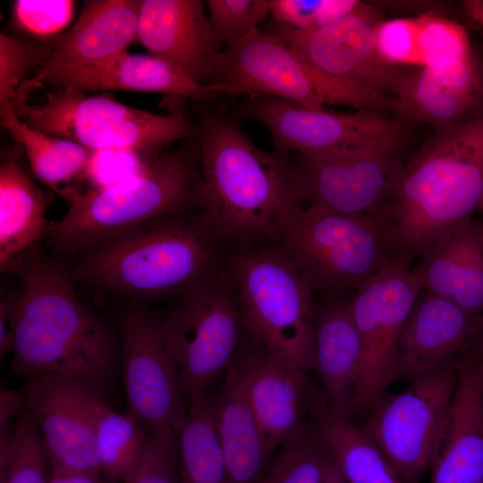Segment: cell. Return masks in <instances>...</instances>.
I'll return each instance as SVG.
<instances>
[{"label":"cell","instance_id":"6da1fadb","mask_svg":"<svg viewBox=\"0 0 483 483\" xmlns=\"http://www.w3.org/2000/svg\"><path fill=\"white\" fill-rule=\"evenodd\" d=\"M22 266L23 290L11 307L13 373L25 382L58 378L108 403L120 344L79 299L71 273L35 249Z\"/></svg>","mask_w":483,"mask_h":483},{"label":"cell","instance_id":"7a4b0ae2","mask_svg":"<svg viewBox=\"0 0 483 483\" xmlns=\"http://www.w3.org/2000/svg\"><path fill=\"white\" fill-rule=\"evenodd\" d=\"M198 114L205 214L230 247L277 244L307 202L294 165L258 148L226 112L199 104Z\"/></svg>","mask_w":483,"mask_h":483},{"label":"cell","instance_id":"3957f363","mask_svg":"<svg viewBox=\"0 0 483 483\" xmlns=\"http://www.w3.org/2000/svg\"><path fill=\"white\" fill-rule=\"evenodd\" d=\"M483 198V112L439 131L403 165L380 219L412 258L471 220Z\"/></svg>","mask_w":483,"mask_h":483},{"label":"cell","instance_id":"277c9868","mask_svg":"<svg viewBox=\"0 0 483 483\" xmlns=\"http://www.w3.org/2000/svg\"><path fill=\"white\" fill-rule=\"evenodd\" d=\"M197 138L154 154L143 172L118 185L78 195L49 225L53 255L78 258L159 219L204 208Z\"/></svg>","mask_w":483,"mask_h":483},{"label":"cell","instance_id":"5b68a950","mask_svg":"<svg viewBox=\"0 0 483 483\" xmlns=\"http://www.w3.org/2000/svg\"><path fill=\"white\" fill-rule=\"evenodd\" d=\"M229 247L200 208L159 219L85 253L70 273L140 300L181 297L225 260Z\"/></svg>","mask_w":483,"mask_h":483},{"label":"cell","instance_id":"8992f818","mask_svg":"<svg viewBox=\"0 0 483 483\" xmlns=\"http://www.w3.org/2000/svg\"><path fill=\"white\" fill-rule=\"evenodd\" d=\"M245 337L255 346L308 372L314 369L313 291L277 244L229 247Z\"/></svg>","mask_w":483,"mask_h":483},{"label":"cell","instance_id":"52a82bcc","mask_svg":"<svg viewBox=\"0 0 483 483\" xmlns=\"http://www.w3.org/2000/svg\"><path fill=\"white\" fill-rule=\"evenodd\" d=\"M38 89H44L39 103L30 104L21 95L11 102L17 115L38 131L92 150L129 149L152 155L197 135V127L182 106L158 114L72 88Z\"/></svg>","mask_w":483,"mask_h":483},{"label":"cell","instance_id":"ba28073f","mask_svg":"<svg viewBox=\"0 0 483 483\" xmlns=\"http://www.w3.org/2000/svg\"><path fill=\"white\" fill-rule=\"evenodd\" d=\"M277 245L313 292L325 298L355 292L395 253L379 217L338 214L313 204L293 216Z\"/></svg>","mask_w":483,"mask_h":483},{"label":"cell","instance_id":"9c48e42d","mask_svg":"<svg viewBox=\"0 0 483 483\" xmlns=\"http://www.w3.org/2000/svg\"><path fill=\"white\" fill-rule=\"evenodd\" d=\"M211 84L224 94L268 96L311 109L344 105L382 113L390 100L377 90L335 80L299 58L276 34L252 29L220 51Z\"/></svg>","mask_w":483,"mask_h":483},{"label":"cell","instance_id":"30bf717a","mask_svg":"<svg viewBox=\"0 0 483 483\" xmlns=\"http://www.w3.org/2000/svg\"><path fill=\"white\" fill-rule=\"evenodd\" d=\"M161 334L186 401L208 395L214 381L228 369L244 335L225 258L180 297L161 321Z\"/></svg>","mask_w":483,"mask_h":483},{"label":"cell","instance_id":"8fae6325","mask_svg":"<svg viewBox=\"0 0 483 483\" xmlns=\"http://www.w3.org/2000/svg\"><path fill=\"white\" fill-rule=\"evenodd\" d=\"M464 357L409 382L402 391H385L367 412L360 428L403 483H420L429 468Z\"/></svg>","mask_w":483,"mask_h":483},{"label":"cell","instance_id":"7c38bea8","mask_svg":"<svg viewBox=\"0 0 483 483\" xmlns=\"http://www.w3.org/2000/svg\"><path fill=\"white\" fill-rule=\"evenodd\" d=\"M411 260L409 255L395 252L349 300L361 343L356 414L367 413L394 381L398 340L424 290Z\"/></svg>","mask_w":483,"mask_h":483},{"label":"cell","instance_id":"4fadbf2b","mask_svg":"<svg viewBox=\"0 0 483 483\" xmlns=\"http://www.w3.org/2000/svg\"><path fill=\"white\" fill-rule=\"evenodd\" d=\"M127 413L148 432L175 441L187 414L177 367L162 337L161 320L132 307L118 320Z\"/></svg>","mask_w":483,"mask_h":483},{"label":"cell","instance_id":"5bb4252c","mask_svg":"<svg viewBox=\"0 0 483 483\" xmlns=\"http://www.w3.org/2000/svg\"><path fill=\"white\" fill-rule=\"evenodd\" d=\"M399 143L301 155L294 169L307 201L338 214L379 217L403 166Z\"/></svg>","mask_w":483,"mask_h":483},{"label":"cell","instance_id":"9a60e30c","mask_svg":"<svg viewBox=\"0 0 483 483\" xmlns=\"http://www.w3.org/2000/svg\"><path fill=\"white\" fill-rule=\"evenodd\" d=\"M237 114L265 125L278 152L295 149L301 155L400 140L403 132L399 119L379 112L311 109L268 96H250Z\"/></svg>","mask_w":483,"mask_h":483},{"label":"cell","instance_id":"2e32d148","mask_svg":"<svg viewBox=\"0 0 483 483\" xmlns=\"http://www.w3.org/2000/svg\"><path fill=\"white\" fill-rule=\"evenodd\" d=\"M375 10L359 11L330 25L299 30L270 22L267 30L279 36L303 62L343 82L394 95L409 72L386 62L377 48Z\"/></svg>","mask_w":483,"mask_h":483},{"label":"cell","instance_id":"e0dca14e","mask_svg":"<svg viewBox=\"0 0 483 483\" xmlns=\"http://www.w3.org/2000/svg\"><path fill=\"white\" fill-rule=\"evenodd\" d=\"M226 371L242 388L270 455L308 431L317 386L308 371L253 345L244 335Z\"/></svg>","mask_w":483,"mask_h":483},{"label":"cell","instance_id":"ac0fdd59","mask_svg":"<svg viewBox=\"0 0 483 483\" xmlns=\"http://www.w3.org/2000/svg\"><path fill=\"white\" fill-rule=\"evenodd\" d=\"M483 315L423 290L401 332L394 380L411 382L463 358L477 344Z\"/></svg>","mask_w":483,"mask_h":483},{"label":"cell","instance_id":"d6986e66","mask_svg":"<svg viewBox=\"0 0 483 483\" xmlns=\"http://www.w3.org/2000/svg\"><path fill=\"white\" fill-rule=\"evenodd\" d=\"M22 391L27 412L38 429L50 467L101 473L93 425L97 398L72 384L49 377L27 381Z\"/></svg>","mask_w":483,"mask_h":483},{"label":"cell","instance_id":"ffe728a7","mask_svg":"<svg viewBox=\"0 0 483 483\" xmlns=\"http://www.w3.org/2000/svg\"><path fill=\"white\" fill-rule=\"evenodd\" d=\"M201 0H141L137 39L148 54L211 84L220 50Z\"/></svg>","mask_w":483,"mask_h":483},{"label":"cell","instance_id":"44dd1931","mask_svg":"<svg viewBox=\"0 0 483 483\" xmlns=\"http://www.w3.org/2000/svg\"><path fill=\"white\" fill-rule=\"evenodd\" d=\"M141 0L86 1L73 26L54 39L46 60L21 86L28 93L48 75L92 65L127 50L137 39Z\"/></svg>","mask_w":483,"mask_h":483},{"label":"cell","instance_id":"7402d4cb","mask_svg":"<svg viewBox=\"0 0 483 483\" xmlns=\"http://www.w3.org/2000/svg\"><path fill=\"white\" fill-rule=\"evenodd\" d=\"M390 107L437 131L462 123L483 112V61L475 54L455 68H418L405 76Z\"/></svg>","mask_w":483,"mask_h":483},{"label":"cell","instance_id":"603a6c76","mask_svg":"<svg viewBox=\"0 0 483 483\" xmlns=\"http://www.w3.org/2000/svg\"><path fill=\"white\" fill-rule=\"evenodd\" d=\"M428 469L430 483H483V398L475 347L463 359Z\"/></svg>","mask_w":483,"mask_h":483},{"label":"cell","instance_id":"cb8c5ba5","mask_svg":"<svg viewBox=\"0 0 483 483\" xmlns=\"http://www.w3.org/2000/svg\"><path fill=\"white\" fill-rule=\"evenodd\" d=\"M39 88L162 93L199 104L211 94L223 93L220 85L199 84L163 59L127 50L92 65L55 72L34 89Z\"/></svg>","mask_w":483,"mask_h":483},{"label":"cell","instance_id":"d4e9b609","mask_svg":"<svg viewBox=\"0 0 483 483\" xmlns=\"http://www.w3.org/2000/svg\"><path fill=\"white\" fill-rule=\"evenodd\" d=\"M361 343L349 300L325 298L315 306L314 369L328 409L351 420L356 414Z\"/></svg>","mask_w":483,"mask_h":483},{"label":"cell","instance_id":"484cf974","mask_svg":"<svg viewBox=\"0 0 483 483\" xmlns=\"http://www.w3.org/2000/svg\"><path fill=\"white\" fill-rule=\"evenodd\" d=\"M419 256L421 262L416 268L425 290L470 313L483 315L482 223L468 221Z\"/></svg>","mask_w":483,"mask_h":483},{"label":"cell","instance_id":"4316f807","mask_svg":"<svg viewBox=\"0 0 483 483\" xmlns=\"http://www.w3.org/2000/svg\"><path fill=\"white\" fill-rule=\"evenodd\" d=\"M14 150L0 165V266L11 267L18 256L34 250L46 237L47 199L19 162Z\"/></svg>","mask_w":483,"mask_h":483},{"label":"cell","instance_id":"83f0119b","mask_svg":"<svg viewBox=\"0 0 483 483\" xmlns=\"http://www.w3.org/2000/svg\"><path fill=\"white\" fill-rule=\"evenodd\" d=\"M222 456V483H255L270 454L242 388L228 371L218 393L209 398Z\"/></svg>","mask_w":483,"mask_h":483},{"label":"cell","instance_id":"f1b7e54d","mask_svg":"<svg viewBox=\"0 0 483 483\" xmlns=\"http://www.w3.org/2000/svg\"><path fill=\"white\" fill-rule=\"evenodd\" d=\"M1 124L22 147L33 175L70 203L80 193L72 185L85 178L92 149L46 134L23 122L11 103L0 105Z\"/></svg>","mask_w":483,"mask_h":483},{"label":"cell","instance_id":"f546056e","mask_svg":"<svg viewBox=\"0 0 483 483\" xmlns=\"http://www.w3.org/2000/svg\"><path fill=\"white\" fill-rule=\"evenodd\" d=\"M312 419L346 483H403L375 443L351 420L333 413L321 389L315 388Z\"/></svg>","mask_w":483,"mask_h":483},{"label":"cell","instance_id":"4dcf8cb0","mask_svg":"<svg viewBox=\"0 0 483 483\" xmlns=\"http://www.w3.org/2000/svg\"><path fill=\"white\" fill-rule=\"evenodd\" d=\"M175 444L180 483H222L223 456L208 395L187 402V414Z\"/></svg>","mask_w":483,"mask_h":483},{"label":"cell","instance_id":"1f68e13d","mask_svg":"<svg viewBox=\"0 0 483 483\" xmlns=\"http://www.w3.org/2000/svg\"><path fill=\"white\" fill-rule=\"evenodd\" d=\"M93 425L100 472L110 480L123 483L142 454L148 431L132 416L115 411L99 399L94 403Z\"/></svg>","mask_w":483,"mask_h":483},{"label":"cell","instance_id":"d6a6232c","mask_svg":"<svg viewBox=\"0 0 483 483\" xmlns=\"http://www.w3.org/2000/svg\"><path fill=\"white\" fill-rule=\"evenodd\" d=\"M337 468L312 419L301 437L278 449L255 483H328Z\"/></svg>","mask_w":483,"mask_h":483},{"label":"cell","instance_id":"836d02e7","mask_svg":"<svg viewBox=\"0 0 483 483\" xmlns=\"http://www.w3.org/2000/svg\"><path fill=\"white\" fill-rule=\"evenodd\" d=\"M416 19L421 68H455L476 54L462 24L434 13H422Z\"/></svg>","mask_w":483,"mask_h":483},{"label":"cell","instance_id":"e575fe53","mask_svg":"<svg viewBox=\"0 0 483 483\" xmlns=\"http://www.w3.org/2000/svg\"><path fill=\"white\" fill-rule=\"evenodd\" d=\"M47 461L38 429L26 411L16 419L11 445L0 452V483H48Z\"/></svg>","mask_w":483,"mask_h":483},{"label":"cell","instance_id":"d590c367","mask_svg":"<svg viewBox=\"0 0 483 483\" xmlns=\"http://www.w3.org/2000/svg\"><path fill=\"white\" fill-rule=\"evenodd\" d=\"M53 41L0 33V105L15 98L25 78L46 60Z\"/></svg>","mask_w":483,"mask_h":483},{"label":"cell","instance_id":"8d00e7d4","mask_svg":"<svg viewBox=\"0 0 483 483\" xmlns=\"http://www.w3.org/2000/svg\"><path fill=\"white\" fill-rule=\"evenodd\" d=\"M209 21L216 46L234 45L271 13L270 0H208Z\"/></svg>","mask_w":483,"mask_h":483},{"label":"cell","instance_id":"74e56055","mask_svg":"<svg viewBox=\"0 0 483 483\" xmlns=\"http://www.w3.org/2000/svg\"><path fill=\"white\" fill-rule=\"evenodd\" d=\"M75 7L72 0H15L12 21L18 30L32 39L51 41L64 33Z\"/></svg>","mask_w":483,"mask_h":483},{"label":"cell","instance_id":"f35d334b","mask_svg":"<svg viewBox=\"0 0 483 483\" xmlns=\"http://www.w3.org/2000/svg\"><path fill=\"white\" fill-rule=\"evenodd\" d=\"M153 155L129 149L92 150L84 179L91 190L118 185L143 172Z\"/></svg>","mask_w":483,"mask_h":483},{"label":"cell","instance_id":"ab89813d","mask_svg":"<svg viewBox=\"0 0 483 483\" xmlns=\"http://www.w3.org/2000/svg\"><path fill=\"white\" fill-rule=\"evenodd\" d=\"M375 37L378 53L386 62L400 67L421 68L416 17L378 21Z\"/></svg>","mask_w":483,"mask_h":483},{"label":"cell","instance_id":"60d3db41","mask_svg":"<svg viewBox=\"0 0 483 483\" xmlns=\"http://www.w3.org/2000/svg\"><path fill=\"white\" fill-rule=\"evenodd\" d=\"M177 474L175 441L148 432L142 454L123 483H177Z\"/></svg>","mask_w":483,"mask_h":483},{"label":"cell","instance_id":"b9f144b4","mask_svg":"<svg viewBox=\"0 0 483 483\" xmlns=\"http://www.w3.org/2000/svg\"><path fill=\"white\" fill-rule=\"evenodd\" d=\"M274 21L299 30L318 29L319 0H270Z\"/></svg>","mask_w":483,"mask_h":483},{"label":"cell","instance_id":"7bdbcfd3","mask_svg":"<svg viewBox=\"0 0 483 483\" xmlns=\"http://www.w3.org/2000/svg\"><path fill=\"white\" fill-rule=\"evenodd\" d=\"M27 411V401L22 392L1 387L0 428L8 425L12 419H18Z\"/></svg>","mask_w":483,"mask_h":483},{"label":"cell","instance_id":"ee69618b","mask_svg":"<svg viewBox=\"0 0 483 483\" xmlns=\"http://www.w3.org/2000/svg\"><path fill=\"white\" fill-rule=\"evenodd\" d=\"M12 299L0 302V358L3 359L13 349V322L11 316Z\"/></svg>","mask_w":483,"mask_h":483},{"label":"cell","instance_id":"f6af8a7d","mask_svg":"<svg viewBox=\"0 0 483 483\" xmlns=\"http://www.w3.org/2000/svg\"><path fill=\"white\" fill-rule=\"evenodd\" d=\"M100 474L68 471L51 468L48 483H102Z\"/></svg>","mask_w":483,"mask_h":483},{"label":"cell","instance_id":"bcb514c9","mask_svg":"<svg viewBox=\"0 0 483 483\" xmlns=\"http://www.w3.org/2000/svg\"><path fill=\"white\" fill-rule=\"evenodd\" d=\"M462 9L468 18L483 30V0H465Z\"/></svg>","mask_w":483,"mask_h":483},{"label":"cell","instance_id":"7dc6e473","mask_svg":"<svg viewBox=\"0 0 483 483\" xmlns=\"http://www.w3.org/2000/svg\"><path fill=\"white\" fill-rule=\"evenodd\" d=\"M328 483H346L339 468L335 471Z\"/></svg>","mask_w":483,"mask_h":483},{"label":"cell","instance_id":"c3c4849f","mask_svg":"<svg viewBox=\"0 0 483 483\" xmlns=\"http://www.w3.org/2000/svg\"><path fill=\"white\" fill-rule=\"evenodd\" d=\"M479 358L483 360V330L475 346Z\"/></svg>","mask_w":483,"mask_h":483},{"label":"cell","instance_id":"681fc988","mask_svg":"<svg viewBox=\"0 0 483 483\" xmlns=\"http://www.w3.org/2000/svg\"><path fill=\"white\" fill-rule=\"evenodd\" d=\"M477 354H478V352H477ZM478 358H479V377H480L481 393H482V398H483V360L479 358V354H478Z\"/></svg>","mask_w":483,"mask_h":483},{"label":"cell","instance_id":"f907efd6","mask_svg":"<svg viewBox=\"0 0 483 483\" xmlns=\"http://www.w3.org/2000/svg\"><path fill=\"white\" fill-rule=\"evenodd\" d=\"M479 209H480V210L483 211V198H482V200H481V202H480V205H479ZM482 231H483V223H482Z\"/></svg>","mask_w":483,"mask_h":483}]
</instances>
